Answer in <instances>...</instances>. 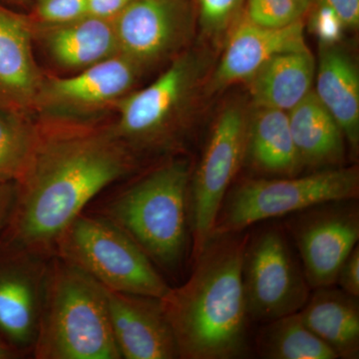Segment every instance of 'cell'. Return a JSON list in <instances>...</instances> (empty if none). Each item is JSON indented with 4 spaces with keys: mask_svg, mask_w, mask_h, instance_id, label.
Wrapping results in <instances>:
<instances>
[{
    "mask_svg": "<svg viewBox=\"0 0 359 359\" xmlns=\"http://www.w3.org/2000/svg\"><path fill=\"white\" fill-rule=\"evenodd\" d=\"M32 162L16 184L0 243L50 256L61 233L99 193L138 168L110 124L39 118Z\"/></svg>",
    "mask_w": 359,
    "mask_h": 359,
    "instance_id": "cell-1",
    "label": "cell"
},
{
    "mask_svg": "<svg viewBox=\"0 0 359 359\" xmlns=\"http://www.w3.org/2000/svg\"><path fill=\"white\" fill-rule=\"evenodd\" d=\"M249 237L244 231L212 236L194 259L187 282L161 299L180 358L235 359L249 353L243 285Z\"/></svg>",
    "mask_w": 359,
    "mask_h": 359,
    "instance_id": "cell-2",
    "label": "cell"
},
{
    "mask_svg": "<svg viewBox=\"0 0 359 359\" xmlns=\"http://www.w3.org/2000/svg\"><path fill=\"white\" fill-rule=\"evenodd\" d=\"M37 359H120L105 289L58 257L49 264L43 309L32 351Z\"/></svg>",
    "mask_w": 359,
    "mask_h": 359,
    "instance_id": "cell-3",
    "label": "cell"
},
{
    "mask_svg": "<svg viewBox=\"0 0 359 359\" xmlns=\"http://www.w3.org/2000/svg\"><path fill=\"white\" fill-rule=\"evenodd\" d=\"M192 173L187 159L164 163L115 196L101 212L167 271L178 269L185 257Z\"/></svg>",
    "mask_w": 359,
    "mask_h": 359,
    "instance_id": "cell-4",
    "label": "cell"
},
{
    "mask_svg": "<svg viewBox=\"0 0 359 359\" xmlns=\"http://www.w3.org/2000/svg\"><path fill=\"white\" fill-rule=\"evenodd\" d=\"M204 51L185 50L152 83L131 91L116 103L110 126L136 156L180 147L188 113L209 69Z\"/></svg>",
    "mask_w": 359,
    "mask_h": 359,
    "instance_id": "cell-5",
    "label": "cell"
},
{
    "mask_svg": "<svg viewBox=\"0 0 359 359\" xmlns=\"http://www.w3.org/2000/svg\"><path fill=\"white\" fill-rule=\"evenodd\" d=\"M53 252L112 292L163 299L171 289L147 254L101 214L79 215Z\"/></svg>",
    "mask_w": 359,
    "mask_h": 359,
    "instance_id": "cell-6",
    "label": "cell"
},
{
    "mask_svg": "<svg viewBox=\"0 0 359 359\" xmlns=\"http://www.w3.org/2000/svg\"><path fill=\"white\" fill-rule=\"evenodd\" d=\"M358 195L355 166L330 168L302 177L245 180L226 194L212 236L242 233L259 222L327 203L355 200Z\"/></svg>",
    "mask_w": 359,
    "mask_h": 359,
    "instance_id": "cell-7",
    "label": "cell"
},
{
    "mask_svg": "<svg viewBox=\"0 0 359 359\" xmlns=\"http://www.w3.org/2000/svg\"><path fill=\"white\" fill-rule=\"evenodd\" d=\"M249 116L238 104L217 118L190 186L192 259L212 238L219 209L247 157Z\"/></svg>",
    "mask_w": 359,
    "mask_h": 359,
    "instance_id": "cell-8",
    "label": "cell"
},
{
    "mask_svg": "<svg viewBox=\"0 0 359 359\" xmlns=\"http://www.w3.org/2000/svg\"><path fill=\"white\" fill-rule=\"evenodd\" d=\"M243 285L249 320L262 323L299 313L311 290L283 231L278 228L249 237Z\"/></svg>",
    "mask_w": 359,
    "mask_h": 359,
    "instance_id": "cell-9",
    "label": "cell"
},
{
    "mask_svg": "<svg viewBox=\"0 0 359 359\" xmlns=\"http://www.w3.org/2000/svg\"><path fill=\"white\" fill-rule=\"evenodd\" d=\"M145 72L122 54L79 71L72 76L45 75L35 103V114L44 119L98 121V115L113 108L132 91Z\"/></svg>",
    "mask_w": 359,
    "mask_h": 359,
    "instance_id": "cell-10",
    "label": "cell"
},
{
    "mask_svg": "<svg viewBox=\"0 0 359 359\" xmlns=\"http://www.w3.org/2000/svg\"><path fill=\"white\" fill-rule=\"evenodd\" d=\"M311 289L332 287L359 238L355 200L339 201L299 212L287 222Z\"/></svg>",
    "mask_w": 359,
    "mask_h": 359,
    "instance_id": "cell-11",
    "label": "cell"
},
{
    "mask_svg": "<svg viewBox=\"0 0 359 359\" xmlns=\"http://www.w3.org/2000/svg\"><path fill=\"white\" fill-rule=\"evenodd\" d=\"M113 20L119 53L144 71L174 59L192 39L188 0H133Z\"/></svg>",
    "mask_w": 359,
    "mask_h": 359,
    "instance_id": "cell-12",
    "label": "cell"
},
{
    "mask_svg": "<svg viewBox=\"0 0 359 359\" xmlns=\"http://www.w3.org/2000/svg\"><path fill=\"white\" fill-rule=\"evenodd\" d=\"M50 259L0 243V341L18 356L32 353Z\"/></svg>",
    "mask_w": 359,
    "mask_h": 359,
    "instance_id": "cell-13",
    "label": "cell"
},
{
    "mask_svg": "<svg viewBox=\"0 0 359 359\" xmlns=\"http://www.w3.org/2000/svg\"><path fill=\"white\" fill-rule=\"evenodd\" d=\"M113 337L121 358H180L178 344L158 297L105 289Z\"/></svg>",
    "mask_w": 359,
    "mask_h": 359,
    "instance_id": "cell-14",
    "label": "cell"
},
{
    "mask_svg": "<svg viewBox=\"0 0 359 359\" xmlns=\"http://www.w3.org/2000/svg\"><path fill=\"white\" fill-rule=\"evenodd\" d=\"M34 23L0 4V107L35 114L45 73L34 52Z\"/></svg>",
    "mask_w": 359,
    "mask_h": 359,
    "instance_id": "cell-15",
    "label": "cell"
},
{
    "mask_svg": "<svg viewBox=\"0 0 359 359\" xmlns=\"http://www.w3.org/2000/svg\"><path fill=\"white\" fill-rule=\"evenodd\" d=\"M306 47L304 20L283 28H266L254 25L242 13L229 32L226 49L212 74V89L245 81L273 56Z\"/></svg>",
    "mask_w": 359,
    "mask_h": 359,
    "instance_id": "cell-16",
    "label": "cell"
},
{
    "mask_svg": "<svg viewBox=\"0 0 359 359\" xmlns=\"http://www.w3.org/2000/svg\"><path fill=\"white\" fill-rule=\"evenodd\" d=\"M34 40L59 68L81 71L119 54L114 20L86 15L60 25L34 23Z\"/></svg>",
    "mask_w": 359,
    "mask_h": 359,
    "instance_id": "cell-17",
    "label": "cell"
},
{
    "mask_svg": "<svg viewBox=\"0 0 359 359\" xmlns=\"http://www.w3.org/2000/svg\"><path fill=\"white\" fill-rule=\"evenodd\" d=\"M314 94L344 132L353 157L359 147V73L354 59L339 44L320 45Z\"/></svg>",
    "mask_w": 359,
    "mask_h": 359,
    "instance_id": "cell-18",
    "label": "cell"
},
{
    "mask_svg": "<svg viewBox=\"0 0 359 359\" xmlns=\"http://www.w3.org/2000/svg\"><path fill=\"white\" fill-rule=\"evenodd\" d=\"M316 69L306 47L273 56L245 82L255 107L289 112L313 91Z\"/></svg>",
    "mask_w": 359,
    "mask_h": 359,
    "instance_id": "cell-19",
    "label": "cell"
},
{
    "mask_svg": "<svg viewBox=\"0 0 359 359\" xmlns=\"http://www.w3.org/2000/svg\"><path fill=\"white\" fill-rule=\"evenodd\" d=\"M287 115L302 168L342 167L346 155L344 132L313 91L290 110Z\"/></svg>",
    "mask_w": 359,
    "mask_h": 359,
    "instance_id": "cell-20",
    "label": "cell"
},
{
    "mask_svg": "<svg viewBox=\"0 0 359 359\" xmlns=\"http://www.w3.org/2000/svg\"><path fill=\"white\" fill-rule=\"evenodd\" d=\"M302 320L342 359L359 358L358 297L330 287L316 289L299 311Z\"/></svg>",
    "mask_w": 359,
    "mask_h": 359,
    "instance_id": "cell-21",
    "label": "cell"
},
{
    "mask_svg": "<svg viewBox=\"0 0 359 359\" xmlns=\"http://www.w3.org/2000/svg\"><path fill=\"white\" fill-rule=\"evenodd\" d=\"M247 157L252 167L273 176H297L302 165L285 111L256 108L249 117Z\"/></svg>",
    "mask_w": 359,
    "mask_h": 359,
    "instance_id": "cell-22",
    "label": "cell"
},
{
    "mask_svg": "<svg viewBox=\"0 0 359 359\" xmlns=\"http://www.w3.org/2000/svg\"><path fill=\"white\" fill-rule=\"evenodd\" d=\"M256 347L266 359L339 358L309 330L299 311L264 323L257 335Z\"/></svg>",
    "mask_w": 359,
    "mask_h": 359,
    "instance_id": "cell-23",
    "label": "cell"
},
{
    "mask_svg": "<svg viewBox=\"0 0 359 359\" xmlns=\"http://www.w3.org/2000/svg\"><path fill=\"white\" fill-rule=\"evenodd\" d=\"M39 139V124L32 115L0 107V184L22 178Z\"/></svg>",
    "mask_w": 359,
    "mask_h": 359,
    "instance_id": "cell-24",
    "label": "cell"
},
{
    "mask_svg": "<svg viewBox=\"0 0 359 359\" xmlns=\"http://www.w3.org/2000/svg\"><path fill=\"white\" fill-rule=\"evenodd\" d=\"M245 18L266 28H283L304 20L313 4L309 0H245Z\"/></svg>",
    "mask_w": 359,
    "mask_h": 359,
    "instance_id": "cell-25",
    "label": "cell"
},
{
    "mask_svg": "<svg viewBox=\"0 0 359 359\" xmlns=\"http://www.w3.org/2000/svg\"><path fill=\"white\" fill-rule=\"evenodd\" d=\"M245 0H199L198 20L201 32L205 39L218 41L242 14Z\"/></svg>",
    "mask_w": 359,
    "mask_h": 359,
    "instance_id": "cell-26",
    "label": "cell"
},
{
    "mask_svg": "<svg viewBox=\"0 0 359 359\" xmlns=\"http://www.w3.org/2000/svg\"><path fill=\"white\" fill-rule=\"evenodd\" d=\"M311 11L309 29L316 35L320 44L323 46L339 44L346 27L339 14L318 0H314Z\"/></svg>",
    "mask_w": 359,
    "mask_h": 359,
    "instance_id": "cell-27",
    "label": "cell"
},
{
    "mask_svg": "<svg viewBox=\"0 0 359 359\" xmlns=\"http://www.w3.org/2000/svg\"><path fill=\"white\" fill-rule=\"evenodd\" d=\"M41 25H60L87 15V0H37Z\"/></svg>",
    "mask_w": 359,
    "mask_h": 359,
    "instance_id": "cell-28",
    "label": "cell"
},
{
    "mask_svg": "<svg viewBox=\"0 0 359 359\" xmlns=\"http://www.w3.org/2000/svg\"><path fill=\"white\" fill-rule=\"evenodd\" d=\"M339 283L340 290L354 297H359V247L358 245L340 266L335 283Z\"/></svg>",
    "mask_w": 359,
    "mask_h": 359,
    "instance_id": "cell-29",
    "label": "cell"
},
{
    "mask_svg": "<svg viewBox=\"0 0 359 359\" xmlns=\"http://www.w3.org/2000/svg\"><path fill=\"white\" fill-rule=\"evenodd\" d=\"M339 14L346 29H355L359 25V0H318Z\"/></svg>",
    "mask_w": 359,
    "mask_h": 359,
    "instance_id": "cell-30",
    "label": "cell"
},
{
    "mask_svg": "<svg viewBox=\"0 0 359 359\" xmlns=\"http://www.w3.org/2000/svg\"><path fill=\"white\" fill-rule=\"evenodd\" d=\"M133 0H87V15L115 18Z\"/></svg>",
    "mask_w": 359,
    "mask_h": 359,
    "instance_id": "cell-31",
    "label": "cell"
},
{
    "mask_svg": "<svg viewBox=\"0 0 359 359\" xmlns=\"http://www.w3.org/2000/svg\"><path fill=\"white\" fill-rule=\"evenodd\" d=\"M16 195V184H0V236L6 228Z\"/></svg>",
    "mask_w": 359,
    "mask_h": 359,
    "instance_id": "cell-32",
    "label": "cell"
},
{
    "mask_svg": "<svg viewBox=\"0 0 359 359\" xmlns=\"http://www.w3.org/2000/svg\"><path fill=\"white\" fill-rule=\"evenodd\" d=\"M18 358H20L18 354L11 351L9 347H7L4 342L0 341V359H13Z\"/></svg>",
    "mask_w": 359,
    "mask_h": 359,
    "instance_id": "cell-33",
    "label": "cell"
},
{
    "mask_svg": "<svg viewBox=\"0 0 359 359\" xmlns=\"http://www.w3.org/2000/svg\"><path fill=\"white\" fill-rule=\"evenodd\" d=\"M309 1L313 4L314 0H309Z\"/></svg>",
    "mask_w": 359,
    "mask_h": 359,
    "instance_id": "cell-34",
    "label": "cell"
}]
</instances>
